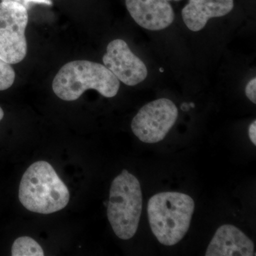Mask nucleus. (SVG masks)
<instances>
[{"label":"nucleus","instance_id":"obj_7","mask_svg":"<svg viewBox=\"0 0 256 256\" xmlns=\"http://www.w3.org/2000/svg\"><path fill=\"white\" fill-rule=\"evenodd\" d=\"M102 62L120 82L129 86L138 85L148 76L146 64L131 52L124 40L110 42Z\"/></svg>","mask_w":256,"mask_h":256},{"label":"nucleus","instance_id":"obj_13","mask_svg":"<svg viewBox=\"0 0 256 256\" xmlns=\"http://www.w3.org/2000/svg\"><path fill=\"white\" fill-rule=\"evenodd\" d=\"M246 95L254 104H256V78L250 80L246 87Z\"/></svg>","mask_w":256,"mask_h":256},{"label":"nucleus","instance_id":"obj_14","mask_svg":"<svg viewBox=\"0 0 256 256\" xmlns=\"http://www.w3.org/2000/svg\"><path fill=\"white\" fill-rule=\"evenodd\" d=\"M2 1H14L16 2L20 3V4H22L23 6H24L26 9H28L30 8V5L32 4H44L43 1L42 0H2Z\"/></svg>","mask_w":256,"mask_h":256},{"label":"nucleus","instance_id":"obj_8","mask_svg":"<svg viewBox=\"0 0 256 256\" xmlns=\"http://www.w3.org/2000/svg\"><path fill=\"white\" fill-rule=\"evenodd\" d=\"M133 20L142 28L159 31L174 22V12L166 0H126Z\"/></svg>","mask_w":256,"mask_h":256},{"label":"nucleus","instance_id":"obj_10","mask_svg":"<svg viewBox=\"0 0 256 256\" xmlns=\"http://www.w3.org/2000/svg\"><path fill=\"white\" fill-rule=\"evenodd\" d=\"M234 5V0H190L182 12L183 21L188 30L198 32L210 18L230 13Z\"/></svg>","mask_w":256,"mask_h":256},{"label":"nucleus","instance_id":"obj_9","mask_svg":"<svg viewBox=\"0 0 256 256\" xmlns=\"http://www.w3.org/2000/svg\"><path fill=\"white\" fill-rule=\"evenodd\" d=\"M206 256H252L254 244L240 229L233 225H222L207 248Z\"/></svg>","mask_w":256,"mask_h":256},{"label":"nucleus","instance_id":"obj_18","mask_svg":"<svg viewBox=\"0 0 256 256\" xmlns=\"http://www.w3.org/2000/svg\"><path fill=\"white\" fill-rule=\"evenodd\" d=\"M190 106H192V108H194V104H190Z\"/></svg>","mask_w":256,"mask_h":256},{"label":"nucleus","instance_id":"obj_1","mask_svg":"<svg viewBox=\"0 0 256 256\" xmlns=\"http://www.w3.org/2000/svg\"><path fill=\"white\" fill-rule=\"evenodd\" d=\"M18 198L30 212L50 214L67 206L70 194L53 166L47 162L38 161L32 164L24 174Z\"/></svg>","mask_w":256,"mask_h":256},{"label":"nucleus","instance_id":"obj_6","mask_svg":"<svg viewBox=\"0 0 256 256\" xmlns=\"http://www.w3.org/2000/svg\"><path fill=\"white\" fill-rule=\"evenodd\" d=\"M178 109L171 100L160 98L143 106L131 124L132 132L142 142L154 144L164 140L174 126Z\"/></svg>","mask_w":256,"mask_h":256},{"label":"nucleus","instance_id":"obj_20","mask_svg":"<svg viewBox=\"0 0 256 256\" xmlns=\"http://www.w3.org/2000/svg\"><path fill=\"white\" fill-rule=\"evenodd\" d=\"M160 72H163V68H160Z\"/></svg>","mask_w":256,"mask_h":256},{"label":"nucleus","instance_id":"obj_3","mask_svg":"<svg viewBox=\"0 0 256 256\" xmlns=\"http://www.w3.org/2000/svg\"><path fill=\"white\" fill-rule=\"evenodd\" d=\"M62 100H77L86 90L94 89L106 98L117 95L120 80L105 66L90 60H74L65 64L52 82Z\"/></svg>","mask_w":256,"mask_h":256},{"label":"nucleus","instance_id":"obj_11","mask_svg":"<svg viewBox=\"0 0 256 256\" xmlns=\"http://www.w3.org/2000/svg\"><path fill=\"white\" fill-rule=\"evenodd\" d=\"M13 256H43V249L41 246L28 236L20 237L15 240L12 248Z\"/></svg>","mask_w":256,"mask_h":256},{"label":"nucleus","instance_id":"obj_17","mask_svg":"<svg viewBox=\"0 0 256 256\" xmlns=\"http://www.w3.org/2000/svg\"><path fill=\"white\" fill-rule=\"evenodd\" d=\"M44 2V4L46 5H52V0H42Z\"/></svg>","mask_w":256,"mask_h":256},{"label":"nucleus","instance_id":"obj_16","mask_svg":"<svg viewBox=\"0 0 256 256\" xmlns=\"http://www.w3.org/2000/svg\"><path fill=\"white\" fill-rule=\"evenodd\" d=\"M3 118H4V111H3L2 108L0 107V121L3 119Z\"/></svg>","mask_w":256,"mask_h":256},{"label":"nucleus","instance_id":"obj_15","mask_svg":"<svg viewBox=\"0 0 256 256\" xmlns=\"http://www.w3.org/2000/svg\"><path fill=\"white\" fill-rule=\"evenodd\" d=\"M248 136L254 146H256V121L254 120L248 128Z\"/></svg>","mask_w":256,"mask_h":256},{"label":"nucleus","instance_id":"obj_5","mask_svg":"<svg viewBox=\"0 0 256 256\" xmlns=\"http://www.w3.org/2000/svg\"><path fill=\"white\" fill-rule=\"evenodd\" d=\"M28 9L14 1L0 2V58L10 64L20 63L28 53L25 31Z\"/></svg>","mask_w":256,"mask_h":256},{"label":"nucleus","instance_id":"obj_4","mask_svg":"<svg viewBox=\"0 0 256 256\" xmlns=\"http://www.w3.org/2000/svg\"><path fill=\"white\" fill-rule=\"evenodd\" d=\"M108 218L114 233L122 240L132 238L137 232L142 210L140 184L128 170L112 181L108 202Z\"/></svg>","mask_w":256,"mask_h":256},{"label":"nucleus","instance_id":"obj_19","mask_svg":"<svg viewBox=\"0 0 256 256\" xmlns=\"http://www.w3.org/2000/svg\"><path fill=\"white\" fill-rule=\"evenodd\" d=\"M166 1H176V2H178V1H180V0H166Z\"/></svg>","mask_w":256,"mask_h":256},{"label":"nucleus","instance_id":"obj_2","mask_svg":"<svg viewBox=\"0 0 256 256\" xmlns=\"http://www.w3.org/2000/svg\"><path fill=\"white\" fill-rule=\"evenodd\" d=\"M194 208L193 198L180 192H161L152 196L148 218L158 242L166 246L181 242L190 228Z\"/></svg>","mask_w":256,"mask_h":256},{"label":"nucleus","instance_id":"obj_12","mask_svg":"<svg viewBox=\"0 0 256 256\" xmlns=\"http://www.w3.org/2000/svg\"><path fill=\"white\" fill-rule=\"evenodd\" d=\"M15 72L12 66L0 58V92L10 88L14 84Z\"/></svg>","mask_w":256,"mask_h":256}]
</instances>
